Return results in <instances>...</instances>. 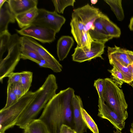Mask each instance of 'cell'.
Instances as JSON below:
<instances>
[{"label": "cell", "instance_id": "cell-1", "mask_svg": "<svg viewBox=\"0 0 133 133\" xmlns=\"http://www.w3.org/2000/svg\"><path fill=\"white\" fill-rule=\"evenodd\" d=\"M74 92L70 87L60 91L44 108L39 119L45 124L49 133H59L63 124L74 129L72 101Z\"/></svg>", "mask_w": 133, "mask_h": 133}, {"label": "cell", "instance_id": "cell-2", "mask_svg": "<svg viewBox=\"0 0 133 133\" xmlns=\"http://www.w3.org/2000/svg\"><path fill=\"white\" fill-rule=\"evenodd\" d=\"M58 88L55 76L48 75L42 85L37 90L34 99L26 110L19 118L16 125L24 129L35 118L48 102L56 94Z\"/></svg>", "mask_w": 133, "mask_h": 133}, {"label": "cell", "instance_id": "cell-3", "mask_svg": "<svg viewBox=\"0 0 133 133\" xmlns=\"http://www.w3.org/2000/svg\"><path fill=\"white\" fill-rule=\"evenodd\" d=\"M37 91H29L14 104L0 110V132H5L15 125L34 99Z\"/></svg>", "mask_w": 133, "mask_h": 133}, {"label": "cell", "instance_id": "cell-4", "mask_svg": "<svg viewBox=\"0 0 133 133\" xmlns=\"http://www.w3.org/2000/svg\"><path fill=\"white\" fill-rule=\"evenodd\" d=\"M104 79L103 94L104 102L112 110L125 121L128 116V105L123 91L112 79L106 78Z\"/></svg>", "mask_w": 133, "mask_h": 133}, {"label": "cell", "instance_id": "cell-5", "mask_svg": "<svg viewBox=\"0 0 133 133\" xmlns=\"http://www.w3.org/2000/svg\"><path fill=\"white\" fill-rule=\"evenodd\" d=\"M20 37L17 34L11 35L7 48L8 54L0 60V81L8 77L14 72L21 58V45Z\"/></svg>", "mask_w": 133, "mask_h": 133}, {"label": "cell", "instance_id": "cell-6", "mask_svg": "<svg viewBox=\"0 0 133 133\" xmlns=\"http://www.w3.org/2000/svg\"><path fill=\"white\" fill-rule=\"evenodd\" d=\"M65 21L63 16L55 11H50L40 9H38V15L32 24L51 29L57 33L60 31Z\"/></svg>", "mask_w": 133, "mask_h": 133}, {"label": "cell", "instance_id": "cell-7", "mask_svg": "<svg viewBox=\"0 0 133 133\" xmlns=\"http://www.w3.org/2000/svg\"><path fill=\"white\" fill-rule=\"evenodd\" d=\"M16 31L23 36L33 38L43 43L53 42L56 34L52 29L32 24Z\"/></svg>", "mask_w": 133, "mask_h": 133}, {"label": "cell", "instance_id": "cell-8", "mask_svg": "<svg viewBox=\"0 0 133 133\" xmlns=\"http://www.w3.org/2000/svg\"><path fill=\"white\" fill-rule=\"evenodd\" d=\"M105 43L94 41L92 44L90 49L88 50H83L77 45L72 55L73 61L81 63L90 61L97 57L103 59L102 55L104 52Z\"/></svg>", "mask_w": 133, "mask_h": 133}, {"label": "cell", "instance_id": "cell-9", "mask_svg": "<svg viewBox=\"0 0 133 133\" xmlns=\"http://www.w3.org/2000/svg\"><path fill=\"white\" fill-rule=\"evenodd\" d=\"M99 9L90 5L89 4L73 10L71 16L79 19L83 24L85 32L94 29V23L99 17Z\"/></svg>", "mask_w": 133, "mask_h": 133}, {"label": "cell", "instance_id": "cell-10", "mask_svg": "<svg viewBox=\"0 0 133 133\" xmlns=\"http://www.w3.org/2000/svg\"><path fill=\"white\" fill-rule=\"evenodd\" d=\"M23 38L38 53L45 62L47 68L55 72H59L62 70V66L54 57L45 48L32 38L23 36Z\"/></svg>", "mask_w": 133, "mask_h": 133}, {"label": "cell", "instance_id": "cell-11", "mask_svg": "<svg viewBox=\"0 0 133 133\" xmlns=\"http://www.w3.org/2000/svg\"><path fill=\"white\" fill-rule=\"evenodd\" d=\"M74 129L77 133H83L88 128L82 117L81 108L83 107L79 96L74 95L72 101Z\"/></svg>", "mask_w": 133, "mask_h": 133}, {"label": "cell", "instance_id": "cell-12", "mask_svg": "<svg viewBox=\"0 0 133 133\" xmlns=\"http://www.w3.org/2000/svg\"><path fill=\"white\" fill-rule=\"evenodd\" d=\"M98 116L109 121L116 129L120 131L125 126V121L121 118L105 103L104 102L98 99Z\"/></svg>", "mask_w": 133, "mask_h": 133}, {"label": "cell", "instance_id": "cell-13", "mask_svg": "<svg viewBox=\"0 0 133 133\" xmlns=\"http://www.w3.org/2000/svg\"><path fill=\"white\" fill-rule=\"evenodd\" d=\"M21 59H29L38 64L40 66L47 68L46 64L37 52L24 39L20 37Z\"/></svg>", "mask_w": 133, "mask_h": 133}, {"label": "cell", "instance_id": "cell-14", "mask_svg": "<svg viewBox=\"0 0 133 133\" xmlns=\"http://www.w3.org/2000/svg\"><path fill=\"white\" fill-rule=\"evenodd\" d=\"M10 8L15 15L37 7V0H8Z\"/></svg>", "mask_w": 133, "mask_h": 133}, {"label": "cell", "instance_id": "cell-15", "mask_svg": "<svg viewBox=\"0 0 133 133\" xmlns=\"http://www.w3.org/2000/svg\"><path fill=\"white\" fill-rule=\"evenodd\" d=\"M107 52L109 59L116 60L126 66L132 63L125 49L115 45L113 47L108 46Z\"/></svg>", "mask_w": 133, "mask_h": 133}, {"label": "cell", "instance_id": "cell-16", "mask_svg": "<svg viewBox=\"0 0 133 133\" xmlns=\"http://www.w3.org/2000/svg\"><path fill=\"white\" fill-rule=\"evenodd\" d=\"M94 29L89 31L90 34L94 40L106 43L113 38L105 30L100 15L94 23Z\"/></svg>", "mask_w": 133, "mask_h": 133}, {"label": "cell", "instance_id": "cell-17", "mask_svg": "<svg viewBox=\"0 0 133 133\" xmlns=\"http://www.w3.org/2000/svg\"><path fill=\"white\" fill-rule=\"evenodd\" d=\"M15 15L11 10L7 1L0 8V33L8 30L9 23H14Z\"/></svg>", "mask_w": 133, "mask_h": 133}, {"label": "cell", "instance_id": "cell-18", "mask_svg": "<svg viewBox=\"0 0 133 133\" xmlns=\"http://www.w3.org/2000/svg\"><path fill=\"white\" fill-rule=\"evenodd\" d=\"M74 43L73 38L69 36H63L58 39L57 46V54L60 61H62L66 57Z\"/></svg>", "mask_w": 133, "mask_h": 133}, {"label": "cell", "instance_id": "cell-19", "mask_svg": "<svg viewBox=\"0 0 133 133\" xmlns=\"http://www.w3.org/2000/svg\"><path fill=\"white\" fill-rule=\"evenodd\" d=\"M37 7L15 16V19L19 27L21 29L32 24L38 14Z\"/></svg>", "mask_w": 133, "mask_h": 133}, {"label": "cell", "instance_id": "cell-20", "mask_svg": "<svg viewBox=\"0 0 133 133\" xmlns=\"http://www.w3.org/2000/svg\"><path fill=\"white\" fill-rule=\"evenodd\" d=\"M70 22L71 33L77 45H80L83 33L85 32L84 27L81 21L76 17L71 16Z\"/></svg>", "mask_w": 133, "mask_h": 133}, {"label": "cell", "instance_id": "cell-21", "mask_svg": "<svg viewBox=\"0 0 133 133\" xmlns=\"http://www.w3.org/2000/svg\"><path fill=\"white\" fill-rule=\"evenodd\" d=\"M102 24L106 31L113 38L119 37L121 34L120 29L111 21L106 15L100 11L99 14Z\"/></svg>", "mask_w": 133, "mask_h": 133}, {"label": "cell", "instance_id": "cell-22", "mask_svg": "<svg viewBox=\"0 0 133 133\" xmlns=\"http://www.w3.org/2000/svg\"><path fill=\"white\" fill-rule=\"evenodd\" d=\"M24 129V133H49L45 124L39 118L32 120Z\"/></svg>", "mask_w": 133, "mask_h": 133}, {"label": "cell", "instance_id": "cell-23", "mask_svg": "<svg viewBox=\"0 0 133 133\" xmlns=\"http://www.w3.org/2000/svg\"><path fill=\"white\" fill-rule=\"evenodd\" d=\"M110 64L115 67L123 75L127 83L130 84L132 83L131 81V72L132 67L131 65L128 66H125L116 60L109 59Z\"/></svg>", "mask_w": 133, "mask_h": 133}, {"label": "cell", "instance_id": "cell-24", "mask_svg": "<svg viewBox=\"0 0 133 133\" xmlns=\"http://www.w3.org/2000/svg\"><path fill=\"white\" fill-rule=\"evenodd\" d=\"M104 1L110 7L117 19L122 21L124 18V12L122 4V0H105Z\"/></svg>", "mask_w": 133, "mask_h": 133}, {"label": "cell", "instance_id": "cell-25", "mask_svg": "<svg viewBox=\"0 0 133 133\" xmlns=\"http://www.w3.org/2000/svg\"><path fill=\"white\" fill-rule=\"evenodd\" d=\"M81 111L83 119L87 128L93 133H99L97 125L83 107L81 108Z\"/></svg>", "mask_w": 133, "mask_h": 133}, {"label": "cell", "instance_id": "cell-26", "mask_svg": "<svg viewBox=\"0 0 133 133\" xmlns=\"http://www.w3.org/2000/svg\"><path fill=\"white\" fill-rule=\"evenodd\" d=\"M11 35L8 30L0 33V60L7 49Z\"/></svg>", "mask_w": 133, "mask_h": 133}, {"label": "cell", "instance_id": "cell-27", "mask_svg": "<svg viewBox=\"0 0 133 133\" xmlns=\"http://www.w3.org/2000/svg\"><path fill=\"white\" fill-rule=\"evenodd\" d=\"M21 77L20 83L23 88L25 93L29 91L32 81L33 73L28 71L21 72Z\"/></svg>", "mask_w": 133, "mask_h": 133}, {"label": "cell", "instance_id": "cell-28", "mask_svg": "<svg viewBox=\"0 0 133 133\" xmlns=\"http://www.w3.org/2000/svg\"><path fill=\"white\" fill-rule=\"evenodd\" d=\"M55 11L59 14H63L65 9L69 6H74L75 0H52Z\"/></svg>", "mask_w": 133, "mask_h": 133}, {"label": "cell", "instance_id": "cell-29", "mask_svg": "<svg viewBox=\"0 0 133 133\" xmlns=\"http://www.w3.org/2000/svg\"><path fill=\"white\" fill-rule=\"evenodd\" d=\"M108 70L111 74L112 79L119 88H121L124 83H127L123 75L115 67L113 66L112 69Z\"/></svg>", "mask_w": 133, "mask_h": 133}, {"label": "cell", "instance_id": "cell-30", "mask_svg": "<svg viewBox=\"0 0 133 133\" xmlns=\"http://www.w3.org/2000/svg\"><path fill=\"white\" fill-rule=\"evenodd\" d=\"M7 94L6 102L3 109L8 108L15 103L18 100L14 92L12 84H8Z\"/></svg>", "mask_w": 133, "mask_h": 133}, {"label": "cell", "instance_id": "cell-31", "mask_svg": "<svg viewBox=\"0 0 133 133\" xmlns=\"http://www.w3.org/2000/svg\"><path fill=\"white\" fill-rule=\"evenodd\" d=\"M94 41L90 36L89 31L84 32L79 46L83 50H89Z\"/></svg>", "mask_w": 133, "mask_h": 133}, {"label": "cell", "instance_id": "cell-32", "mask_svg": "<svg viewBox=\"0 0 133 133\" xmlns=\"http://www.w3.org/2000/svg\"><path fill=\"white\" fill-rule=\"evenodd\" d=\"M105 85L104 79L99 78L94 81V86L99 96V99L103 102H104L103 97V94Z\"/></svg>", "mask_w": 133, "mask_h": 133}, {"label": "cell", "instance_id": "cell-33", "mask_svg": "<svg viewBox=\"0 0 133 133\" xmlns=\"http://www.w3.org/2000/svg\"><path fill=\"white\" fill-rule=\"evenodd\" d=\"M12 84L14 92L18 100L26 94L24 90L20 83Z\"/></svg>", "mask_w": 133, "mask_h": 133}, {"label": "cell", "instance_id": "cell-34", "mask_svg": "<svg viewBox=\"0 0 133 133\" xmlns=\"http://www.w3.org/2000/svg\"><path fill=\"white\" fill-rule=\"evenodd\" d=\"M21 77V72H13L11 73L8 76V84H13L20 83Z\"/></svg>", "mask_w": 133, "mask_h": 133}, {"label": "cell", "instance_id": "cell-35", "mask_svg": "<svg viewBox=\"0 0 133 133\" xmlns=\"http://www.w3.org/2000/svg\"><path fill=\"white\" fill-rule=\"evenodd\" d=\"M59 133H77L71 127L66 124H62Z\"/></svg>", "mask_w": 133, "mask_h": 133}, {"label": "cell", "instance_id": "cell-36", "mask_svg": "<svg viewBox=\"0 0 133 133\" xmlns=\"http://www.w3.org/2000/svg\"><path fill=\"white\" fill-rule=\"evenodd\" d=\"M126 51L129 56L131 61L133 63V51L126 50Z\"/></svg>", "mask_w": 133, "mask_h": 133}, {"label": "cell", "instance_id": "cell-37", "mask_svg": "<svg viewBox=\"0 0 133 133\" xmlns=\"http://www.w3.org/2000/svg\"><path fill=\"white\" fill-rule=\"evenodd\" d=\"M129 28L131 31H133V16L131 18L130 20Z\"/></svg>", "mask_w": 133, "mask_h": 133}, {"label": "cell", "instance_id": "cell-38", "mask_svg": "<svg viewBox=\"0 0 133 133\" xmlns=\"http://www.w3.org/2000/svg\"><path fill=\"white\" fill-rule=\"evenodd\" d=\"M7 1V0H0V8Z\"/></svg>", "mask_w": 133, "mask_h": 133}, {"label": "cell", "instance_id": "cell-39", "mask_svg": "<svg viewBox=\"0 0 133 133\" xmlns=\"http://www.w3.org/2000/svg\"><path fill=\"white\" fill-rule=\"evenodd\" d=\"M130 131L131 133H133V122L131 125V127L130 129Z\"/></svg>", "mask_w": 133, "mask_h": 133}, {"label": "cell", "instance_id": "cell-40", "mask_svg": "<svg viewBox=\"0 0 133 133\" xmlns=\"http://www.w3.org/2000/svg\"><path fill=\"white\" fill-rule=\"evenodd\" d=\"M91 2V4H96L97 1L98 0H91L90 1Z\"/></svg>", "mask_w": 133, "mask_h": 133}, {"label": "cell", "instance_id": "cell-41", "mask_svg": "<svg viewBox=\"0 0 133 133\" xmlns=\"http://www.w3.org/2000/svg\"><path fill=\"white\" fill-rule=\"evenodd\" d=\"M114 133H122L121 131L117 129H116V131H114Z\"/></svg>", "mask_w": 133, "mask_h": 133}, {"label": "cell", "instance_id": "cell-42", "mask_svg": "<svg viewBox=\"0 0 133 133\" xmlns=\"http://www.w3.org/2000/svg\"><path fill=\"white\" fill-rule=\"evenodd\" d=\"M131 81L132 82L133 81V68L132 67L131 72Z\"/></svg>", "mask_w": 133, "mask_h": 133}, {"label": "cell", "instance_id": "cell-43", "mask_svg": "<svg viewBox=\"0 0 133 133\" xmlns=\"http://www.w3.org/2000/svg\"><path fill=\"white\" fill-rule=\"evenodd\" d=\"M131 85L133 88V83L131 84Z\"/></svg>", "mask_w": 133, "mask_h": 133}, {"label": "cell", "instance_id": "cell-44", "mask_svg": "<svg viewBox=\"0 0 133 133\" xmlns=\"http://www.w3.org/2000/svg\"><path fill=\"white\" fill-rule=\"evenodd\" d=\"M0 133H5V132H0Z\"/></svg>", "mask_w": 133, "mask_h": 133}]
</instances>
